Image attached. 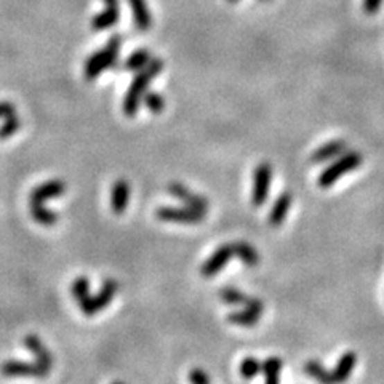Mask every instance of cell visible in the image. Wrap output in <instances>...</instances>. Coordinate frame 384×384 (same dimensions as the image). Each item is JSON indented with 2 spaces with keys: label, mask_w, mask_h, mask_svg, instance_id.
Segmentation results:
<instances>
[{
  "label": "cell",
  "mask_w": 384,
  "mask_h": 384,
  "mask_svg": "<svg viewBox=\"0 0 384 384\" xmlns=\"http://www.w3.org/2000/svg\"><path fill=\"white\" fill-rule=\"evenodd\" d=\"M64 192L66 183H63L61 180H50L37 186V188H34L29 197L30 215H33L34 221L42 226H55L58 222V213L53 210H49L44 204L45 200L56 199V197L63 195Z\"/></svg>",
  "instance_id": "1"
},
{
  "label": "cell",
  "mask_w": 384,
  "mask_h": 384,
  "mask_svg": "<svg viewBox=\"0 0 384 384\" xmlns=\"http://www.w3.org/2000/svg\"><path fill=\"white\" fill-rule=\"evenodd\" d=\"M164 69V61L159 58L150 60V63L143 67L141 71H138V74L134 76V79L130 84L128 90L123 98V112L127 117H134L138 112L139 103H141L144 93L148 91V87L155 77H157Z\"/></svg>",
  "instance_id": "2"
},
{
  "label": "cell",
  "mask_w": 384,
  "mask_h": 384,
  "mask_svg": "<svg viewBox=\"0 0 384 384\" xmlns=\"http://www.w3.org/2000/svg\"><path fill=\"white\" fill-rule=\"evenodd\" d=\"M122 39L121 35H112L109 39L105 49H100L95 51L91 56H88L84 66V74L87 80H95L100 77L103 72L111 69V67L117 63L119 53H121Z\"/></svg>",
  "instance_id": "3"
},
{
  "label": "cell",
  "mask_w": 384,
  "mask_h": 384,
  "mask_svg": "<svg viewBox=\"0 0 384 384\" xmlns=\"http://www.w3.org/2000/svg\"><path fill=\"white\" fill-rule=\"evenodd\" d=\"M362 162H363V157L360 152L347 149L344 154L338 155V157H336L329 167L324 168V171L319 175L317 186L322 189L330 188V186H333L341 176H344L347 173H351V171L359 168Z\"/></svg>",
  "instance_id": "4"
},
{
  "label": "cell",
  "mask_w": 384,
  "mask_h": 384,
  "mask_svg": "<svg viewBox=\"0 0 384 384\" xmlns=\"http://www.w3.org/2000/svg\"><path fill=\"white\" fill-rule=\"evenodd\" d=\"M119 292V282L114 279H106L105 282H103L101 288L98 290L96 295H90L84 303L80 304L82 313L88 317H91V315H95L100 313V311L106 309L109 304L112 303L114 297H116Z\"/></svg>",
  "instance_id": "5"
},
{
  "label": "cell",
  "mask_w": 384,
  "mask_h": 384,
  "mask_svg": "<svg viewBox=\"0 0 384 384\" xmlns=\"http://www.w3.org/2000/svg\"><path fill=\"white\" fill-rule=\"evenodd\" d=\"M155 216L164 222H175V225H200L205 220V213L192 210L189 207H159Z\"/></svg>",
  "instance_id": "6"
},
{
  "label": "cell",
  "mask_w": 384,
  "mask_h": 384,
  "mask_svg": "<svg viewBox=\"0 0 384 384\" xmlns=\"http://www.w3.org/2000/svg\"><path fill=\"white\" fill-rule=\"evenodd\" d=\"M272 184V167L271 164L261 162L253 171V188H252V204L253 207L264 205L268 200L269 191H271Z\"/></svg>",
  "instance_id": "7"
},
{
  "label": "cell",
  "mask_w": 384,
  "mask_h": 384,
  "mask_svg": "<svg viewBox=\"0 0 384 384\" xmlns=\"http://www.w3.org/2000/svg\"><path fill=\"white\" fill-rule=\"evenodd\" d=\"M264 313V304L259 298H248L247 304L242 306L241 311H234L227 315V322L237 326H245V329H252L258 324L259 317Z\"/></svg>",
  "instance_id": "8"
},
{
  "label": "cell",
  "mask_w": 384,
  "mask_h": 384,
  "mask_svg": "<svg viewBox=\"0 0 384 384\" xmlns=\"http://www.w3.org/2000/svg\"><path fill=\"white\" fill-rule=\"evenodd\" d=\"M0 373L7 378H46L49 370L40 367L37 362H19V360H7L0 365Z\"/></svg>",
  "instance_id": "9"
},
{
  "label": "cell",
  "mask_w": 384,
  "mask_h": 384,
  "mask_svg": "<svg viewBox=\"0 0 384 384\" xmlns=\"http://www.w3.org/2000/svg\"><path fill=\"white\" fill-rule=\"evenodd\" d=\"M234 258V245L232 243H222L221 247H218L216 250L211 253V256L202 264L200 274L207 279L215 277L216 274H220L222 269L226 268V264Z\"/></svg>",
  "instance_id": "10"
},
{
  "label": "cell",
  "mask_w": 384,
  "mask_h": 384,
  "mask_svg": "<svg viewBox=\"0 0 384 384\" xmlns=\"http://www.w3.org/2000/svg\"><path fill=\"white\" fill-rule=\"evenodd\" d=\"M168 192L175 199L183 202L186 207H189L192 210L200 211V213H207V211H209V200H207L205 197L195 194V192L191 191L189 188H186L184 184L176 183V181L175 183H170Z\"/></svg>",
  "instance_id": "11"
},
{
  "label": "cell",
  "mask_w": 384,
  "mask_h": 384,
  "mask_svg": "<svg viewBox=\"0 0 384 384\" xmlns=\"http://www.w3.org/2000/svg\"><path fill=\"white\" fill-rule=\"evenodd\" d=\"M103 2L106 3V8L101 13H98L96 17H93V30L111 29L121 19V3H119V0H103Z\"/></svg>",
  "instance_id": "12"
},
{
  "label": "cell",
  "mask_w": 384,
  "mask_h": 384,
  "mask_svg": "<svg viewBox=\"0 0 384 384\" xmlns=\"http://www.w3.org/2000/svg\"><path fill=\"white\" fill-rule=\"evenodd\" d=\"M130 197H132V186L127 180H117L111 188V210L112 213L122 215L127 210Z\"/></svg>",
  "instance_id": "13"
},
{
  "label": "cell",
  "mask_w": 384,
  "mask_h": 384,
  "mask_svg": "<svg viewBox=\"0 0 384 384\" xmlns=\"http://www.w3.org/2000/svg\"><path fill=\"white\" fill-rule=\"evenodd\" d=\"M24 346L33 352L35 357V362L39 363L40 367H44L45 370H51L53 367V354L46 349V346L42 342V340L35 335H28L24 338Z\"/></svg>",
  "instance_id": "14"
},
{
  "label": "cell",
  "mask_w": 384,
  "mask_h": 384,
  "mask_svg": "<svg viewBox=\"0 0 384 384\" xmlns=\"http://www.w3.org/2000/svg\"><path fill=\"white\" fill-rule=\"evenodd\" d=\"M347 150V144L344 139H331V141L325 143L324 146L314 150V154L311 155V162L313 164H324L329 160H333L338 155L344 154Z\"/></svg>",
  "instance_id": "15"
},
{
  "label": "cell",
  "mask_w": 384,
  "mask_h": 384,
  "mask_svg": "<svg viewBox=\"0 0 384 384\" xmlns=\"http://www.w3.org/2000/svg\"><path fill=\"white\" fill-rule=\"evenodd\" d=\"M290 207H292V194H290V192H282V194L276 199V202H274L271 211H269V216H268L269 226L272 227L282 226L285 218H287L290 211Z\"/></svg>",
  "instance_id": "16"
},
{
  "label": "cell",
  "mask_w": 384,
  "mask_h": 384,
  "mask_svg": "<svg viewBox=\"0 0 384 384\" xmlns=\"http://www.w3.org/2000/svg\"><path fill=\"white\" fill-rule=\"evenodd\" d=\"M356 363H357L356 352L352 351L344 352V354L340 357L336 367L331 370V381H333V384H341L349 380L352 372H354Z\"/></svg>",
  "instance_id": "17"
},
{
  "label": "cell",
  "mask_w": 384,
  "mask_h": 384,
  "mask_svg": "<svg viewBox=\"0 0 384 384\" xmlns=\"http://www.w3.org/2000/svg\"><path fill=\"white\" fill-rule=\"evenodd\" d=\"M128 3L132 7L137 29L141 30V33H146V30L150 29V26H152V17L149 13L146 0H128Z\"/></svg>",
  "instance_id": "18"
},
{
  "label": "cell",
  "mask_w": 384,
  "mask_h": 384,
  "mask_svg": "<svg viewBox=\"0 0 384 384\" xmlns=\"http://www.w3.org/2000/svg\"><path fill=\"white\" fill-rule=\"evenodd\" d=\"M234 256H237L241 261L245 264L248 268H255L259 264V253L258 250L250 243L245 241L241 242H234Z\"/></svg>",
  "instance_id": "19"
},
{
  "label": "cell",
  "mask_w": 384,
  "mask_h": 384,
  "mask_svg": "<svg viewBox=\"0 0 384 384\" xmlns=\"http://www.w3.org/2000/svg\"><path fill=\"white\" fill-rule=\"evenodd\" d=\"M283 368V362L279 357H269L263 362V370L264 375V384H279L280 372Z\"/></svg>",
  "instance_id": "20"
},
{
  "label": "cell",
  "mask_w": 384,
  "mask_h": 384,
  "mask_svg": "<svg viewBox=\"0 0 384 384\" xmlns=\"http://www.w3.org/2000/svg\"><path fill=\"white\" fill-rule=\"evenodd\" d=\"M150 53L148 49H138L134 50L132 55L128 56L125 64H123V67H125L127 71H141L143 67H146L149 63H150Z\"/></svg>",
  "instance_id": "21"
},
{
  "label": "cell",
  "mask_w": 384,
  "mask_h": 384,
  "mask_svg": "<svg viewBox=\"0 0 384 384\" xmlns=\"http://www.w3.org/2000/svg\"><path fill=\"white\" fill-rule=\"evenodd\" d=\"M304 370L311 378H314L320 384H333V381H331V372L326 370L319 360H309L304 365Z\"/></svg>",
  "instance_id": "22"
},
{
  "label": "cell",
  "mask_w": 384,
  "mask_h": 384,
  "mask_svg": "<svg viewBox=\"0 0 384 384\" xmlns=\"http://www.w3.org/2000/svg\"><path fill=\"white\" fill-rule=\"evenodd\" d=\"M220 298L229 306H245L250 297L236 287H225V288H221Z\"/></svg>",
  "instance_id": "23"
},
{
  "label": "cell",
  "mask_w": 384,
  "mask_h": 384,
  "mask_svg": "<svg viewBox=\"0 0 384 384\" xmlns=\"http://www.w3.org/2000/svg\"><path fill=\"white\" fill-rule=\"evenodd\" d=\"M261 370L263 363L252 356L245 357V359L241 362V365H238V373H241L243 380H253V378L261 373Z\"/></svg>",
  "instance_id": "24"
},
{
  "label": "cell",
  "mask_w": 384,
  "mask_h": 384,
  "mask_svg": "<svg viewBox=\"0 0 384 384\" xmlns=\"http://www.w3.org/2000/svg\"><path fill=\"white\" fill-rule=\"evenodd\" d=\"M71 293H72V297H74V299L77 301V303H79V304L84 303V301L91 295L90 293V280H88L85 276L76 277L74 282H72Z\"/></svg>",
  "instance_id": "25"
},
{
  "label": "cell",
  "mask_w": 384,
  "mask_h": 384,
  "mask_svg": "<svg viewBox=\"0 0 384 384\" xmlns=\"http://www.w3.org/2000/svg\"><path fill=\"white\" fill-rule=\"evenodd\" d=\"M143 103H144V106H146L149 111L154 112V114L162 112L164 107H165V101H164L162 95H159V93H155V91L144 93Z\"/></svg>",
  "instance_id": "26"
},
{
  "label": "cell",
  "mask_w": 384,
  "mask_h": 384,
  "mask_svg": "<svg viewBox=\"0 0 384 384\" xmlns=\"http://www.w3.org/2000/svg\"><path fill=\"white\" fill-rule=\"evenodd\" d=\"M19 127H21V121H19L17 114L7 117L2 123V127H0V139H7L10 137H13L19 130Z\"/></svg>",
  "instance_id": "27"
},
{
  "label": "cell",
  "mask_w": 384,
  "mask_h": 384,
  "mask_svg": "<svg viewBox=\"0 0 384 384\" xmlns=\"http://www.w3.org/2000/svg\"><path fill=\"white\" fill-rule=\"evenodd\" d=\"M189 383L191 384H210L209 373L202 368H192L189 372Z\"/></svg>",
  "instance_id": "28"
},
{
  "label": "cell",
  "mask_w": 384,
  "mask_h": 384,
  "mask_svg": "<svg viewBox=\"0 0 384 384\" xmlns=\"http://www.w3.org/2000/svg\"><path fill=\"white\" fill-rule=\"evenodd\" d=\"M17 114V107L10 101H0V119H7Z\"/></svg>",
  "instance_id": "29"
},
{
  "label": "cell",
  "mask_w": 384,
  "mask_h": 384,
  "mask_svg": "<svg viewBox=\"0 0 384 384\" xmlns=\"http://www.w3.org/2000/svg\"><path fill=\"white\" fill-rule=\"evenodd\" d=\"M383 0H363V10L367 15H375L381 8Z\"/></svg>",
  "instance_id": "30"
},
{
  "label": "cell",
  "mask_w": 384,
  "mask_h": 384,
  "mask_svg": "<svg viewBox=\"0 0 384 384\" xmlns=\"http://www.w3.org/2000/svg\"><path fill=\"white\" fill-rule=\"evenodd\" d=\"M227 2H229V3H237L238 0H227ZM261 2H269V0H261Z\"/></svg>",
  "instance_id": "31"
},
{
  "label": "cell",
  "mask_w": 384,
  "mask_h": 384,
  "mask_svg": "<svg viewBox=\"0 0 384 384\" xmlns=\"http://www.w3.org/2000/svg\"><path fill=\"white\" fill-rule=\"evenodd\" d=\"M112 384H125V383H123V381H114Z\"/></svg>",
  "instance_id": "32"
}]
</instances>
